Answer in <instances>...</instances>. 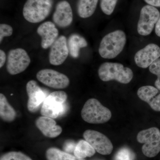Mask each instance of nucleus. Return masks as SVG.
Here are the masks:
<instances>
[{
  "label": "nucleus",
  "instance_id": "obj_27",
  "mask_svg": "<svg viewBox=\"0 0 160 160\" xmlns=\"http://www.w3.org/2000/svg\"><path fill=\"white\" fill-rule=\"evenodd\" d=\"M13 33V29L10 25L6 24L0 25V43L5 37L11 36Z\"/></svg>",
  "mask_w": 160,
  "mask_h": 160
},
{
  "label": "nucleus",
  "instance_id": "obj_9",
  "mask_svg": "<svg viewBox=\"0 0 160 160\" xmlns=\"http://www.w3.org/2000/svg\"><path fill=\"white\" fill-rule=\"evenodd\" d=\"M36 77L41 83L53 89H65L70 83L67 76L52 69H42L38 72Z\"/></svg>",
  "mask_w": 160,
  "mask_h": 160
},
{
  "label": "nucleus",
  "instance_id": "obj_6",
  "mask_svg": "<svg viewBox=\"0 0 160 160\" xmlns=\"http://www.w3.org/2000/svg\"><path fill=\"white\" fill-rule=\"evenodd\" d=\"M137 141L143 143L142 151L148 158L156 156L160 152V131L156 127H152L139 132Z\"/></svg>",
  "mask_w": 160,
  "mask_h": 160
},
{
  "label": "nucleus",
  "instance_id": "obj_23",
  "mask_svg": "<svg viewBox=\"0 0 160 160\" xmlns=\"http://www.w3.org/2000/svg\"><path fill=\"white\" fill-rule=\"evenodd\" d=\"M135 158V155L131 149L123 147L116 153L113 160H134Z\"/></svg>",
  "mask_w": 160,
  "mask_h": 160
},
{
  "label": "nucleus",
  "instance_id": "obj_32",
  "mask_svg": "<svg viewBox=\"0 0 160 160\" xmlns=\"http://www.w3.org/2000/svg\"><path fill=\"white\" fill-rule=\"evenodd\" d=\"M155 32L156 34L159 37H160V14L159 17L158 18L157 22L155 25Z\"/></svg>",
  "mask_w": 160,
  "mask_h": 160
},
{
  "label": "nucleus",
  "instance_id": "obj_14",
  "mask_svg": "<svg viewBox=\"0 0 160 160\" xmlns=\"http://www.w3.org/2000/svg\"><path fill=\"white\" fill-rule=\"evenodd\" d=\"M52 20L60 28H66L71 25L73 20V14L71 6L68 2L62 1L57 5Z\"/></svg>",
  "mask_w": 160,
  "mask_h": 160
},
{
  "label": "nucleus",
  "instance_id": "obj_3",
  "mask_svg": "<svg viewBox=\"0 0 160 160\" xmlns=\"http://www.w3.org/2000/svg\"><path fill=\"white\" fill-rule=\"evenodd\" d=\"M83 120L90 124H102L108 122L112 117L110 110L96 99L87 100L81 111Z\"/></svg>",
  "mask_w": 160,
  "mask_h": 160
},
{
  "label": "nucleus",
  "instance_id": "obj_2",
  "mask_svg": "<svg viewBox=\"0 0 160 160\" xmlns=\"http://www.w3.org/2000/svg\"><path fill=\"white\" fill-rule=\"evenodd\" d=\"M100 79L103 82L116 80L118 82L126 84L133 77V72L128 67L119 63L106 62L101 64L98 70Z\"/></svg>",
  "mask_w": 160,
  "mask_h": 160
},
{
  "label": "nucleus",
  "instance_id": "obj_12",
  "mask_svg": "<svg viewBox=\"0 0 160 160\" xmlns=\"http://www.w3.org/2000/svg\"><path fill=\"white\" fill-rule=\"evenodd\" d=\"M50 47L49 55V62L53 66H59L62 64L69 54L66 37L60 36Z\"/></svg>",
  "mask_w": 160,
  "mask_h": 160
},
{
  "label": "nucleus",
  "instance_id": "obj_16",
  "mask_svg": "<svg viewBox=\"0 0 160 160\" xmlns=\"http://www.w3.org/2000/svg\"><path fill=\"white\" fill-rule=\"evenodd\" d=\"M36 126L45 136L55 138L59 136L62 131V127L57 125L53 118L47 117H40L35 122Z\"/></svg>",
  "mask_w": 160,
  "mask_h": 160
},
{
  "label": "nucleus",
  "instance_id": "obj_24",
  "mask_svg": "<svg viewBox=\"0 0 160 160\" xmlns=\"http://www.w3.org/2000/svg\"><path fill=\"white\" fill-rule=\"evenodd\" d=\"M0 160H32L31 158L20 152L12 151L3 154Z\"/></svg>",
  "mask_w": 160,
  "mask_h": 160
},
{
  "label": "nucleus",
  "instance_id": "obj_20",
  "mask_svg": "<svg viewBox=\"0 0 160 160\" xmlns=\"http://www.w3.org/2000/svg\"><path fill=\"white\" fill-rule=\"evenodd\" d=\"M73 153L77 157L84 159L94 155L95 150L86 140H81L77 143Z\"/></svg>",
  "mask_w": 160,
  "mask_h": 160
},
{
  "label": "nucleus",
  "instance_id": "obj_13",
  "mask_svg": "<svg viewBox=\"0 0 160 160\" xmlns=\"http://www.w3.org/2000/svg\"><path fill=\"white\" fill-rule=\"evenodd\" d=\"M26 92L28 96L27 109L30 112H36L39 109L47 97L44 92L38 86L36 81L30 80L26 84Z\"/></svg>",
  "mask_w": 160,
  "mask_h": 160
},
{
  "label": "nucleus",
  "instance_id": "obj_30",
  "mask_svg": "<svg viewBox=\"0 0 160 160\" xmlns=\"http://www.w3.org/2000/svg\"><path fill=\"white\" fill-rule=\"evenodd\" d=\"M6 60V56L5 52L2 49L0 50V68L2 67L5 65Z\"/></svg>",
  "mask_w": 160,
  "mask_h": 160
},
{
  "label": "nucleus",
  "instance_id": "obj_1",
  "mask_svg": "<svg viewBox=\"0 0 160 160\" xmlns=\"http://www.w3.org/2000/svg\"><path fill=\"white\" fill-rule=\"evenodd\" d=\"M126 33L122 30L112 32L103 37L99 47L101 57L105 59L114 58L122 51L126 43Z\"/></svg>",
  "mask_w": 160,
  "mask_h": 160
},
{
  "label": "nucleus",
  "instance_id": "obj_4",
  "mask_svg": "<svg viewBox=\"0 0 160 160\" xmlns=\"http://www.w3.org/2000/svg\"><path fill=\"white\" fill-rule=\"evenodd\" d=\"M52 4V0H27L23 7V16L29 22L39 23L49 15Z\"/></svg>",
  "mask_w": 160,
  "mask_h": 160
},
{
  "label": "nucleus",
  "instance_id": "obj_7",
  "mask_svg": "<svg viewBox=\"0 0 160 160\" xmlns=\"http://www.w3.org/2000/svg\"><path fill=\"white\" fill-rule=\"evenodd\" d=\"M30 62V58L25 49H11L8 52L6 69L9 74L15 75L25 71Z\"/></svg>",
  "mask_w": 160,
  "mask_h": 160
},
{
  "label": "nucleus",
  "instance_id": "obj_15",
  "mask_svg": "<svg viewBox=\"0 0 160 160\" xmlns=\"http://www.w3.org/2000/svg\"><path fill=\"white\" fill-rule=\"evenodd\" d=\"M38 34L42 38L41 46L43 49H47L58 38L59 31L54 23L46 22L38 26Z\"/></svg>",
  "mask_w": 160,
  "mask_h": 160
},
{
  "label": "nucleus",
  "instance_id": "obj_5",
  "mask_svg": "<svg viewBox=\"0 0 160 160\" xmlns=\"http://www.w3.org/2000/svg\"><path fill=\"white\" fill-rule=\"evenodd\" d=\"M68 98L67 93L63 91L53 92L46 98L41 107L42 116L57 118L65 111V103Z\"/></svg>",
  "mask_w": 160,
  "mask_h": 160
},
{
  "label": "nucleus",
  "instance_id": "obj_25",
  "mask_svg": "<svg viewBox=\"0 0 160 160\" xmlns=\"http://www.w3.org/2000/svg\"><path fill=\"white\" fill-rule=\"evenodd\" d=\"M118 0H101L100 6L105 14L110 15L114 11Z\"/></svg>",
  "mask_w": 160,
  "mask_h": 160
},
{
  "label": "nucleus",
  "instance_id": "obj_28",
  "mask_svg": "<svg viewBox=\"0 0 160 160\" xmlns=\"http://www.w3.org/2000/svg\"><path fill=\"white\" fill-rule=\"evenodd\" d=\"M148 104L156 111H160V94L152 99Z\"/></svg>",
  "mask_w": 160,
  "mask_h": 160
},
{
  "label": "nucleus",
  "instance_id": "obj_31",
  "mask_svg": "<svg viewBox=\"0 0 160 160\" xmlns=\"http://www.w3.org/2000/svg\"><path fill=\"white\" fill-rule=\"evenodd\" d=\"M147 4L154 7H160V0H144Z\"/></svg>",
  "mask_w": 160,
  "mask_h": 160
},
{
  "label": "nucleus",
  "instance_id": "obj_11",
  "mask_svg": "<svg viewBox=\"0 0 160 160\" xmlns=\"http://www.w3.org/2000/svg\"><path fill=\"white\" fill-rule=\"evenodd\" d=\"M160 57V47L151 43L140 49L134 56V61L137 66L146 69Z\"/></svg>",
  "mask_w": 160,
  "mask_h": 160
},
{
  "label": "nucleus",
  "instance_id": "obj_19",
  "mask_svg": "<svg viewBox=\"0 0 160 160\" xmlns=\"http://www.w3.org/2000/svg\"><path fill=\"white\" fill-rule=\"evenodd\" d=\"M98 0H78L77 5L78 14L81 18H87L94 13Z\"/></svg>",
  "mask_w": 160,
  "mask_h": 160
},
{
  "label": "nucleus",
  "instance_id": "obj_21",
  "mask_svg": "<svg viewBox=\"0 0 160 160\" xmlns=\"http://www.w3.org/2000/svg\"><path fill=\"white\" fill-rule=\"evenodd\" d=\"M46 157L47 160H85L54 147L47 149Z\"/></svg>",
  "mask_w": 160,
  "mask_h": 160
},
{
  "label": "nucleus",
  "instance_id": "obj_10",
  "mask_svg": "<svg viewBox=\"0 0 160 160\" xmlns=\"http://www.w3.org/2000/svg\"><path fill=\"white\" fill-rule=\"evenodd\" d=\"M83 137L100 154L107 155L112 152L113 146L111 141L99 132L88 129L84 132Z\"/></svg>",
  "mask_w": 160,
  "mask_h": 160
},
{
  "label": "nucleus",
  "instance_id": "obj_8",
  "mask_svg": "<svg viewBox=\"0 0 160 160\" xmlns=\"http://www.w3.org/2000/svg\"><path fill=\"white\" fill-rule=\"evenodd\" d=\"M160 12L154 6L147 5L142 8L138 22V33L143 36L151 34L159 17Z\"/></svg>",
  "mask_w": 160,
  "mask_h": 160
},
{
  "label": "nucleus",
  "instance_id": "obj_17",
  "mask_svg": "<svg viewBox=\"0 0 160 160\" xmlns=\"http://www.w3.org/2000/svg\"><path fill=\"white\" fill-rule=\"evenodd\" d=\"M67 45L69 54L71 57L77 58L79 56L80 49L87 47L88 43L86 39L82 36L77 33H73L68 38Z\"/></svg>",
  "mask_w": 160,
  "mask_h": 160
},
{
  "label": "nucleus",
  "instance_id": "obj_29",
  "mask_svg": "<svg viewBox=\"0 0 160 160\" xmlns=\"http://www.w3.org/2000/svg\"><path fill=\"white\" fill-rule=\"evenodd\" d=\"M76 145L73 141H67L63 146V149L67 153H72L74 152Z\"/></svg>",
  "mask_w": 160,
  "mask_h": 160
},
{
  "label": "nucleus",
  "instance_id": "obj_18",
  "mask_svg": "<svg viewBox=\"0 0 160 160\" xmlns=\"http://www.w3.org/2000/svg\"><path fill=\"white\" fill-rule=\"evenodd\" d=\"M0 117L4 122L9 123L13 122L17 117L16 112L2 93H0Z\"/></svg>",
  "mask_w": 160,
  "mask_h": 160
},
{
  "label": "nucleus",
  "instance_id": "obj_26",
  "mask_svg": "<svg viewBox=\"0 0 160 160\" xmlns=\"http://www.w3.org/2000/svg\"><path fill=\"white\" fill-rule=\"evenodd\" d=\"M149 70L150 72L158 77L157 79L155 82V86L160 90V58L158 59L150 65Z\"/></svg>",
  "mask_w": 160,
  "mask_h": 160
},
{
  "label": "nucleus",
  "instance_id": "obj_22",
  "mask_svg": "<svg viewBox=\"0 0 160 160\" xmlns=\"http://www.w3.org/2000/svg\"><path fill=\"white\" fill-rule=\"evenodd\" d=\"M158 92V89L153 86H146L140 87L137 94L142 101L149 103Z\"/></svg>",
  "mask_w": 160,
  "mask_h": 160
}]
</instances>
